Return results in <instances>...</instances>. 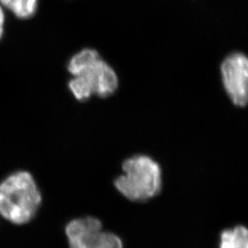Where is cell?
<instances>
[{"mask_svg":"<svg viewBox=\"0 0 248 248\" xmlns=\"http://www.w3.org/2000/svg\"><path fill=\"white\" fill-rule=\"evenodd\" d=\"M5 25H6V13L4 8L0 5V42L5 33Z\"/></svg>","mask_w":248,"mask_h":248,"instance_id":"obj_8","label":"cell"},{"mask_svg":"<svg viewBox=\"0 0 248 248\" xmlns=\"http://www.w3.org/2000/svg\"><path fill=\"white\" fill-rule=\"evenodd\" d=\"M69 248H124L122 239L103 230L98 218L87 216L72 220L65 226Z\"/></svg>","mask_w":248,"mask_h":248,"instance_id":"obj_4","label":"cell"},{"mask_svg":"<svg viewBox=\"0 0 248 248\" xmlns=\"http://www.w3.org/2000/svg\"><path fill=\"white\" fill-rule=\"evenodd\" d=\"M65 69L71 77L67 87L73 97L80 102L92 97L108 98L120 87V78L115 68L94 47L86 46L73 53Z\"/></svg>","mask_w":248,"mask_h":248,"instance_id":"obj_1","label":"cell"},{"mask_svg":"<svg viewBox=\"0 0 248 248\" xmlns=\"http://www.w3.org/2000/svg\"><path fill=\"white\" fill-rule=\"evenodd\" d=\"M225 93L234 106L248 105V55L242 52L228 53L220 64Z\"/></svg>","mask_w":248,"mask_h":248,"instance_id":"obj_5","label":"cell"},{"mask_svg":"<svg viewBox=\"0 0 248 248\" xmlns=\"http://www.w3.org/2000/svg\"><path fill=\"white\" fill-rule=\"evenodd\" d=\"M0 5L10 11L15 18L28 20L37 15L40 0H0Z\"/></svg>","mask_w":248,"mask_h":248,"instance_id":"obj_6","label":"cell"},{"mask_svg":"<svg viewBox=\"0 0 248 248\" xmlns=\"http://www.w3.org/2000/svg\"><path fill=\"white\" fill-rule=\"evenodd\" d=\"M122 169L124 173L114 180V186L129 201L147 202L162 190V169L149 155H133L124 161Z\"/></svg>","mask_w":248,"mask_h":248,"instance_id":"obj_3","label":"cell"},{"mask_svg":"<svg viewBox=\"0 0 248 248\" xmlns=\"http://www.w3.org/2000/svg\"><path fill=\"white\" fill-rule=\"evenodd\" d=\"M43 196L33 175L18 169L0 181V218L16 226H25L35 219Z\"/></svg>","mask_w":248,"mask_h":248,"instance_id":"obj_2","label":"cell"},{"mask_svg":"<svg viewBox=\"0 0 248 248\" xmlns=\"http://www.w3.org/2000/svg\"><path fill=\"white\" fill-rule=\"evenodd\" d=\"M220 248H248V229L238 225L224 230L220 237Z\"/></svg>","mask_w":248,"mask_h":248,"instance_id":"obj_7","label":"cell"}]
</instances>
